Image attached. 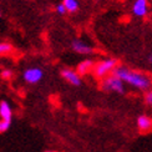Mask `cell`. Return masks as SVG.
<instances>
[{"label": "cell", "mask_w": 152, "mask_h": 152, "mask_svg": "<svg viewBox=\"0 0 152 152\" xmlns=\"http://www.w3.org/2000/svg\"><path fill=\"white\" fill-rule=\"evenodd\" d=\"M0 117H1V120L11 122L12 110H11V106L6 102V101H1V102H0Z\"/></svg>", "instance_id": "10"}, {"label": "cell", "mask_w": 152, "mask_h": 152, "mask_svg": "<svg viewBox=\"0 0 152 152\" xmlns=\"http://www.w3.org/2000/svg\"><path fill=\"white\" fill-rule=\"evenodd\" d=\"M0 15H1V14H0Z\"/></svg>", "instance_id": "19"}, {"label": "cell", "mask_w": 152, "mask_h": 152, "mask_svg": "<svg viewBox=\"0 0 152 152\" xmlns=\"http://www.w3.org/2000/svg\"><path fill=\"white\" fill-rule=\"evenodd\" d=\"M137 127L141 132H148L152 130V118L146 115H141L137 118Z\"/></svg>", "instance_id": "9"}, {"label": "cell", "mask_w": 152, "mask_h": 152, "mask_svg": "<svg viewBox=\"0 0 152 152\" xmlns=\"http://www.w3.org/2000/svg\"><path fill=\"white\" fill-rule=\"evenodd\" d=\"M145 102H146L150 107H152V90H148L145 94Z\"/></svg>", "instance_id": "14"}, {"label": "cell", "mask_w": 152, "mask_h": 152, "mask_svg": "<svg viewBox=\"0 0 152 152\" xmlns=\"http://www.w3.org/2000/svg\"><path fill=\"white\" fill-rule=\"evenodd\" d=\"M48 152H55V151H48Z\"/></svg>", "instance_id": "18"}, {"label": "cell", "mask_w": 152, "mask_h": 152, "mask_svg": "<svg viewBox=\"0 0 152 152\" xmlns=\"http://www.w3.org/2000/svg\"><path fill=\"white\" fill-rule=\"evenodd\" d=\"M44 77V70L41 67H28L26 70L23 72V79L25 82H28V84H39V82L42 80Z\"/></svg>", "instance_id": "4"}, {"label": "cell", "mask_w": 152, "mask_h": 152, "mask_svg": "<svg viewBox=\"0 0 152 152\" xmlns=\"http://www.w3.org/2000/svg\"><path fill=\"white\" fill-rule=\"evenodd\" d=\"M12 51V46L9 42H0V55H6Z\"/></svg>", "instance_id": "12"}, {"label": "cell", "mask_w": 152, "mask_h": 152, "mask_svg": "<svg viewBox=\"0 0 152 152\" xmlns=\"http://www.w3.org/2000/svg\"><path fill=\"white\" fill-rule=\"evenodd\" d=\"M101 87H102L105 91L116 92L120 95L125 94V91H126L125 84L118 77H116L115 75H110V76H107V77L101 80Z\"/></svg>", "instance_id": "3"}, {"label": "cell", "mask_w": 152, "mask_h": 152, "mask_svg": "<svg viewBox=\"0 0 152 152\" xmlns=\"http://www.w3.org/2000/svg\"><path fill=\"white\" fill-rule=\"evenodd\" d=\"M131 11L136 18H145L150 11L148 0H135L132 4Z\"/></svg>", "instance_id": "5"}, {"label": "cell", "mask_w": 152, "mask_h": 152, "mask_svg": "<svg viewBox=\"0 0 152 152\" xmlns=\"http://www.w3.org/2000/svg\"><path fill=\"white\" fill-rule=\"evenodd\" d=\"M117 66H118V62L116 59L107 58V59H104L99 62H95L92 74L95 75V77L102 80V79L107 77V76L112 75L113 70H115Z\"/></svg>", "instance_id": "2"}, {"label": "cell", "mask_w": 152, "mask_h": 152, "mask_svg": "<svg viewBox=\"0 0 152 152\" xmlns=\"http://www.w3.org/2000/svg\"><path fill=\"white\" fill-rule=\"evenodd\" d=\"M11 76H12V71H11V70H3V71H1V77H3V79L8 80V79L11 77Z\"/></svg>", "instance_id": "16"}, {"label": "cell", "mask_w": 152, "mask_h": 152, "mask_svg": "<svg viewBox=\"0 0 152 152\" xmlns=\"http://www.w3.org/2000/svg\"><path fill=\"white\" fill-rule=\"evenodd\" d=\"M148 62H150V64H152V54L148 56Z\"/></svg>", "instance_id": "17"}, {"label": "cell", "mask_w": 152, "mask_h": 152, "mask_svg": "<svg viewBox=\"0 0 152 152\" xmlns=\"http://www.w3.org/2000/svg\"><path fill=\"white\" fill-rule=\"evenodd\" d=\"M71 49L76 54H80V55H90L94 53V48L91 45H88L85 41L77 40V39L71 42Z\"/></svg>", "instance_id": "7"}, {"label": "cell", "mask_w": 152, "mask_h": 152, "mask_svg": "<svg viewBox=\"0 0 152 152\" xmlns=\"http://www.w3.org/2000/svg\"><path fill=\"white\" fill-rule=\"evenodd\" d=\"M61 76L66 82H69L72 86H80L81 85V76L76 72V70L72 69H62L61 70Z\"/></svg>", "instance_id": "6"}, {"label": "cell", "mask_w": 152, "mask_h": 152, "mask_svg": "<svg viewBox=\"0 0 152 152\" xmlns=\"http://www.w3.org/2000/svg\"><path fill=\"white\" fill-rule=\"evenodd\" d=\"M112 75H115L118 77L124 84L130 85L132 87L137 88L141 91H148L152 87V79L148 75L143 74L138 70H134V69L126 67V66H117L113 70Z\"/></svg>", "instance_id": "1"}, {"label": "cell", "mask_w": 152, "mask_h": 152, "mask_svg": "<svg viewBox=\"0 0 152 152\" xmlns=\"http://www.w3.org/2000/svg\"><path fill=\"white\" fill-rule=\"evenodd\" d=\"M11 122L10 121H5V120H0V134H4L9 130Z\"/></svg>", "instance_id": "13"}, {"label": "cell", "mask_w": 152, "mask_h": 152, "mask_svg": "<svg viewBox=\"0 0 152 152\" xmlns=\"http://www.w3.org/2000/svg\"><path fill=\"white\" fill-rule=\"evenodd\" d=\"M62 5L65 6L66 12H76L80 8L79 0H64Z\"/></svg>", "instance_id": "11"}, {"label": "cell", "mask_w": 152, "mask_h": 152, "mask_svg": "<svg viewBox=\"0 0 152 152\" xmlns=\"http://www.w3.org/2000/svg\"><path fill=\"white\" fill-rule=\"evenodd\" d=\"M56 12H58V14H60V15L66 14V9H65V6L62 5V3L56 6Z\"/></svg>", "instance_id": "15"}, {"label": "cell", "mask_w": 152, "mask_h": 152, "mask_svg": "<svg viewBox=\"0 0 152 152\" xmlns=\"http://www.w3.org/2000/svg\"><path fill=\"white\" fill-rule=\"evenodd\" d=\"M94 66H95V61L91 59H86L84 61H81L80 64L77 65V69H76V72H77L80 76L82 75H86V74H90L94 70Z\"/></svg>", "instance_id": "8"}]
</instances>
